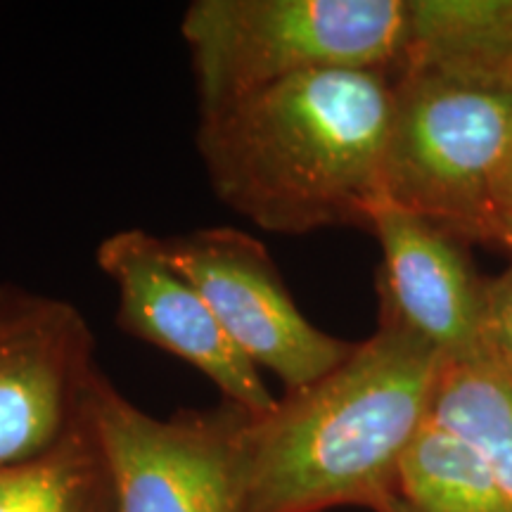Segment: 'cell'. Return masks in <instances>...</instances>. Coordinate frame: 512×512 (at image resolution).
<instances>
[{
  "mask_svg": "<svg viewBox=\"0 0 512 512\" xmlns=\"http://www.w3.org/2000/svg\"><path fill=\"white\" fill-rule=\"evenodd\" d=\"M396 74L294 76L200 114L195 145L221 204L268 233L361 226L384 197Z\"/></svg>",
  "mask_w": 512,
  "mask_h": 512,
  "instance_id": "1",
  "label": "cell"
},
{
  "mask_svg": "<svg viewBox=\"0 0 512 512\" xmlns=\"http://www.w3.org/2000/svg\"><path fill=\"white\" fill-rule=\"evenodd\" d=\"M446 366L380 311L373 337L347 361L249 418L238 512H375L399 496L401 460L430 418Z\"/></svg>",
  "mask_w": 512,
  "mask_h": 512,
  "instance_id": "2",
  "label": "cell"
},
{
  "mask_svg": "<svg viewBox=\"0 0 512 512\" xmlns=\"http://www.w3.org/2000/svg\"><path fill=\"white\" fill-rule=\"evenodd\" d=\"M200 114L294 76L330 69L396 74L408 0H195L183 12Z\"/></svg>",
  "mask_w": 512,
  "mask_h": 512,
  "instance_id": "3",
  "label": "cell"
},
{
  "mask_svg": "<svg viewBox=\"0 0 512 512\" xmlns=\"http://www.w3.org/2000/svg\"><path fill=\"white\" fill-rule=\"evenodd\" d=\"M384 197L456 240L498 245L496 192L512 147V86L396 74Z\"/></svg>",
  "mask_w": 512,
  "mask_h": 512,
  "instance_id": "4",
  "label": "cell"
},
{
  "mask_svg": "<svg viewBox=\"0 0 512 512\" xmlns=\"http://www.w3.org/2000/svg\"><path fill=\"white\" fill-rule=\"evenodd\" d=\"M88 411L119 512H238L242 446L254 413L223 401L155 418L98 373Z\"/></svg>",
  "mask_w": 512,
  "mask_h": 512,
  "instance_id": "5",
  "label": "cell"
},
{
  "mask_svg": "<svg viewBox=\"0 0 512 512\" xmlns=\"http://www.w3.org/2000/svg\"><path fill=\"white\" fill-rule=\"evenodd\" d=\"M164 252L188 275L226 335L259 370L306 387L347 361L356 344L332 337L304 316L261 240L216 226L162 238Z\"/></svg>",
  "mask_w": 512,
  "mask_h": 512,
  "instance_id": "6",
  "label": "cell"
},
{
  "mask_svg": "<svg viewBox=\"0 0 512 512\" xmlns=\"http://www.w3.org/2000/svg\"><path fill=\"white\" fill-rule=\"evenodd\" d=\"M98 373L79 306L0 283V467L53 446L81 418Z\"/></svg>",
  "mask_w": 512,
  "mask_h": 512,
  "instance_id": "7",
  "label": "cell"
},
{
  "mask_svg": "<svg viewBox=\"0 0 512 512\" xmlns=\"http://www.w3.org/2000/svg\"><path fill=\"white\" fill-rule=\"evenodd\" d=\"M100 271L119 292L117 323L126 335L174 354L209 377L223 401L261 415L275 406L261 370L226 335L207 299L171 264L162 235L126 228L95 252Z\"/></svg>",
  "mask_w": 512,
  "mask_h": 512,
  "instance_id": "8",
  "label": "cell"
},
{
  "mask_svg": "<svg viewBox=\"0 0 512 512\" xmlns=\"http://www.w3.org/2000/svg\"><path fill=\"white\" fill-rule=\"evenodd\" d=\"M382 249L380 311L425 339L448 363L486 361L484 285L460 240L382 197L368 211Z\"/></svg>",
  "mask_w": 512,
  "mask_h": 512,
  "instance_id": "9",
  "label": "cell"
},
{
  "mask_svg": "<svg viewBox=\"0 0 512 512\" xmlns=\"http://www.w3.org/2000/svg\"><path fill=\"white\" fill-rule=\"evenodd\" d=\"M399 72L512 86V0H408Z\"/></svg>",
  "mask_w": 512,
  "mask_h": 512,
  "instance_id": "10",
  "label": "cell"
},
{
  "mask_svg": "<svg viewBox=\"0 0 512 512\" xmlns=\"http://www.w3.org/2000/svg\"><path fill=\"white\" fill-rule=\"evenodd\" d=\"M0 512H119L88 401L81 418L53 446L0 467Z\"/></svg>",
  "mask_w": 512,
  "mask_h": 512,
  "instance_id": "11",
  "label": "cell"
},
{
  "mask_svg": "<svg viewBox=\"0 0 512 512\" xmlns=\"http://www.w3.org/2000/svg\"><path fill=\"white\" fill-rule=\"evenodd\" d=\"M399 498L413 512H512L486 460L432 418L401 460Z\"/></svg>",
  "mask_w": 512,
  "mask_h": 512,
  "instance_id": "12",
  "label": "cell"
},
{
  "mask_svg": "<svg viewBox=\"0 0 512 512\" xmlns=\"http://www.w3.org/2000/svg\"><path fill=\"white\" fill-rule=\"evenodd\" d=\"M430 418L486 460L512 508V368L496 358L448 363Z\"/></svg>",
  "mask_w": 512,
  "mask_h": 512,
  "instance_id": "13",
  "label": "cell"
},
{
  "mask_svg": "<svg viewBox=\"0 0 512 512\" xmlns=\"http://www.w3.org/2000/svg\"><path fill=\"white\" fill-rule=\"evenodd\" d=\"M484 337L489 356L512 366V266L484 285Z\"/></svg>",
  "mask_w": 512,
  "mask_h": 512,
  "instance_id": "14",
  "label": "cell"
},
{
  "mask_svg": "<svg viewBox=\"0 0 512 512\" xmlns=\"http://www.w3.org/2000/svg\"><path fill=\"white\" fill-rule=\"evenodd\" d=\"M496 211H498V245H501L505 235L512 233V147H510L508 162H505L501 183H498Z\"/></svg>",
  "mask_w": 512,
  "mask_h": 512,
  "instance_id": "15",
  "label": "cell"
},
{
  "mask_svg": "<svg viewBox=\"0 0 512 512\" xmlns=\"http://www.w3.org/2000/svg\"><path fill=\"white\" fill-rule=\"evenodd\" d=\"M375 512H413V510L408 508V505L403 503L399 496H392V498H389V501H384Z\"/></svg>",
  "mask_w": 512,
  "mask_h": 512,
  "instance_id": "16",
  "label": "cell"
},
{
  "mask_svg": "<svg viewBox=\"0 0 512 512\" xmlns=\"http://www.w3.org/2000/svg\"><path fill=\"white\" fill-rule=\"evenodd\" d=\"M501 247H505V249H508V252H512V233L505 235L503 242H501Z\"/></svg>",
  "mask_w": 512,
  "mask_h": 512,
  "instance_id": "17",
  "label": "cell"
},
{
  "mask_svg": "<svg viewBox=\"0 0 512 512\" xmlns=\"http://www.w3.org/2000/svg\"><path fill=\"white\" fill-rule=\"evenodd\" d=\"M510 368H512V366H510Z\"/></svg>",
  "mask_w": 512,
  "mask_h": 512,
  "instance_id": "18",
  "label": "cell"
}]
</instances>
